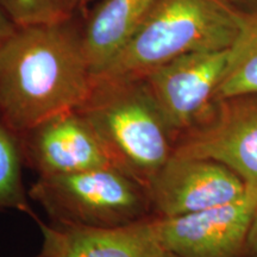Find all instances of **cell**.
Segmentation results:
<instances>
[{"instance_id": "1", "label": "cell", "mask_w": 257, "mask_h": 257, "mask_svg": "<svg viewBox=\"0 0 257 257\" xmlns=\"http://www.w3.org/2000/svg\"><path fill=\"white\" fill-rule=\"evenodd\" d=\"M75 19L17 25L0 49V117L17 136L78 108L91 92L93 73Z\"/></svg>"}, {"instance_id": "2", "label": "cell", "mask_w": 257, "mask_h": 257, "mask_svg": "<svg viewBox=\"0 0 257 257\" xmlns=\"http://www.w3.org/2000/svg\"><path fill=\"white\" fill-rule=\"evenodd\" d=\"M78 110L87 119L112 166L148 187L175 150L176 135L143 76L95 78Z\"/></svg>"}, {"instance_id": "3", "label": "cell", "mask_w": 257, "mask_h": 257, "mask_svg": "<svg viewBox=\"0 0 257 257\" xmlns=\"http://www.w3.org/2000/svg\"><path fill=\"white\" fill-rule=\"evenodd\" d=\"M239 12L224 0H155L123 50L95 78H138L176 57L226 50Z\"/></svg>"}, {"instance_id": "4", "label": "cell", "mask_w": 257, "mask_h": 257, "mask_svg": "<svg viewBox=\"0 0 257 257\" xmlns=\"http://www.w3.org/2000/svg\"><path fill=\"white\" fill-rule=\"evenodd\" d=\"M28 194L56 224L119 227L154 217L147 186L114 166L40 175Z\"/></svg>"}, {"instance_id": "5", "label": "cell", "mask_w": 257, "mask_h": 257, "mask_svg": "<svg viewBox=\"0 0 257 257\" xmlns=\"http://www.w3.org/2000/svg\"><path fill=\"white\" fill-rule=\"evenodd\" d=\"M173 155L216 161L257 187V93L218 99L200 123L180 135Z\"/></svg>"}, {"instance_id": "6", "label": "cell", "mask_w": 257, "mask_h": 257, "mask_svg": "<svg viewBox=\"0 0 257 257\" xmlns=\"http://www.w3.org/2000/svg\"><path fill=\"white\" fill-rule=\"evenodd\" d=\"M257 212V187L243 197L195 213L152 218L166 251L181 257H237L244 249Z\"/></svg>"}, {"instance_id": "7", "label": "cell", "mask_w": 257, "mask_h": 257, "mask_svg": "<svg viewBox=\"0 0 257 257\" xmlns=\"http://www.w3.org/2000/svg\"><path fill=\"white\" fill-rule=\"evenodd\" d=\"M227 56L229 49L186 54L143 75L176 140L213 108Z\"/></svg>"}, {"instance_id": "8", "label": "cell", "mask_w": 257, "mask_h": 257, "mask_svg": "<svg viewBox=\"0 0 257 257\" xmlns=\"http://www.w3.org/2000/svg\"><path fill=\"white\" fill-rule=\"evenodd\" d=\"M148 189L156 217H179L237 200L248 185L216 161L173 155Z\"/></svg>"}, {"instance_id": "9", "label": "cell", "mask_w": 257, "mask_h": 257, "mask_svg": "<svg viewBox=\"0 0 257 257\" xmlns=\"http://www.w3.org/2000/svg\"><path fill=\"white\" fill-rule=\"evenodd\" d=\"M18 138L23 161L38 176L112 166L94 130L78 108L48 118Z\"/></svg>"}, {"instance_id": "10", "label": "cell", "mask_w": 257, "mask_h": 257, "mask_svg": "<svg viewBox=\"0 0 257 257\" xmlns=\"http://www.w3.org/2000/svg\"><path fill=\"white\" fill-rule=\"evenodd\" d=\"M153 218V217H152ZM152 218L119 227L47 224L35 216L41 233L36 257H162Z\"/></svg>"}, {"instance_id": "11", "label": "cell", "mask_w": 257, "mask_h": 257, "mask_svg": "<svg viewBox=\"0 0 257 257\" xmlns=\"http://www.w3.org/2000/svg\"><path fill=\"white\" fill-rule=\"evenodd\" d=\"M155 0H102L82 27V42L93 76L123 50Z\"/></svg>"}, {"instance_id": "12", "label": "cell", "mask_w": 257, "mask_h": 257, "mask_svg": "<svg viewBox=\"0 0 257 257\" xmlns=\"http://www.w3.org/2000/svg\"><path fill=\"white\" fill-rule=\"evenodd\" d=\"M257 93V12H239V30L229 56L216 100Z\"/></svg>"}, {"instance_id": "13", "label": "cell", "mask_w": 257, "mask_h": 257, "mask_svg": "<svg viewBox=\"0 0 257 257\" xmlns=\"http://www.w3.org/2000/svg\"><path fill=\"white\" fill-rule=\"evenodd\" d=\"M19 138L0 117V212L18 211L31 218L36 216L22 179Z\"/></svg>"}, {"instance_id": "14", "label": "cell", "mask_w": 257, "mask_h": 257, "mask_svg": "<svg viewBox=\"0 0 257 257\" xmlns=\"http://www.w3.org/2000/svg\"><path fill=\"white\" fill-rule=\"evenodd\" d=\"M16 25L64 21L81 9L80 0H0Z\"/></svg>"}, {"instance_id": "15", "label": "cell", "mask_w": 257, "mask_h": 257, "mask_svg": "<svg viewBox=\"0 0 257 257\" xmlns=\"http://www.w3.org/2000/svg\"><path fill=\"white\" fill-rule=\"evenodd\" d=\"M16 25L12 19L10 18V16L6 14V11L0 4V49L4 46L6 40L10 37V35L14 32L16 29Z\"/></svg>"}, {"instance_id": "16", "label": "cell", "mask_w": 257, "mask_h": 257, "mask_svg": "<svg viewBox=\"0 0 257 257\" xmlns=\"http://www.w3.org/2000/svg\"><path fill=\"white\" fill-rule=\"evenodd\" d=\"M238 12H257V0H224Z\"/></svg>"}, {"instance_id": "17", "label": "cell", "mask_w": 257, "mask_h": 257, "mask_svg": "<svg viewBox=\"0 0 257 257\" xmlns=\"http://www.w3.org/2000/svg\"><path fill=\"white\" fill-rule=\"evenodd\" d=\"M246 249H248L251 253L257 252V212L255 218H253L252 226L249 232L248 242H246Z\"/></svg>"}, {"instance_id": "18", "label": "cell", "mask_w": 257, "mask_h": 257, "mask_svg": "<svg viewBox=\"0 0 257 257\" xmlns=\"http://www.w3.org/2000/svg\"><path fill=\"white\" fill-rule=\"evenodd\" d=\"M92 2H94V0H80V5H81V9L83 8V6L91 4Z\"/></svg>"}, {"instance_id": "19", "label": "cell", "mask_w": 257, "mask_h": 257, "mask_svg": "<svg viewBox=\"0 0 257 257\" xmlns=\"http://www.w3.org/2000/svg\"><path fill=\"white\" fill-rule=\"evenodd\" d=\"M162 257H181V256H178V255H175V253H172V252L165 251V253H163Z\"/></svg>"}, {"instance_id": "20", "label": "cell", "mask_w": 257, "mask_h": 257, "mask_svg": "<svg viewBox=\"0 0 257 257\" xmlns=\"http://www.w3.org/2000/svg\"><path fill=\"white\" fill-rule=\"evenodd\" d=\"M251 257H257V252H256V253H252Z\"/></svg>"}]
</instances>
